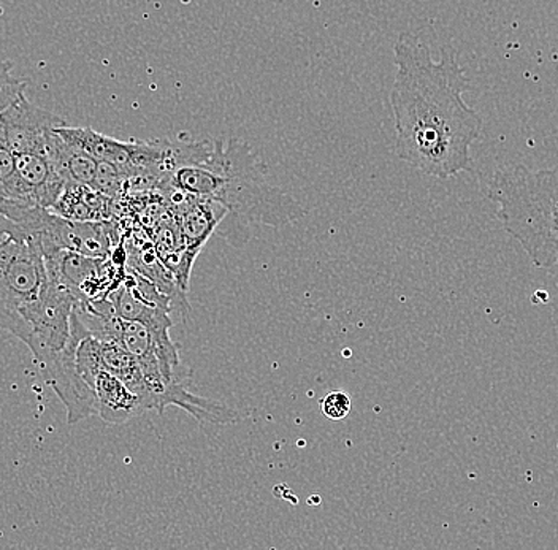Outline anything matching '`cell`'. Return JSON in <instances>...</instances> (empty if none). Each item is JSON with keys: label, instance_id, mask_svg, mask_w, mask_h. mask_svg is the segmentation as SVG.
<instances>
[{"label": "cell", "instance_id": "6da1fadb", "mask_svg": "<svg viewBox=\"0 0 558 550\" xmlns=\"http://www.w3.org/2000/svg\"><path fill=\"white\" fill-rule=\"evenodd\" d=\"M393 59L390 107L397 156L439 180L473 170L471 145L481 137L483 120L463 100L469 78L453 48H441V59L435 61L421 38L400 34Z\"/></svg>", "mask_w": 558, "mask_h": 550}, {"label": "cell", "instance_id": "7a4b0ae2", "mask_svg": "<svg viewBox=\"0 0 558 550\" xmlns=\"http://www.w3.org/2000/svg\"><path fill=\"white\" fill-rule=\"evenodd\" d=\"M160 190L218 201L236 224L284 228L308 215L299 200L271 183L264 160L239 138L197 142L194 156L170 173Z\"/></svg>", "mask_w": 558, "mask_h": 550}, {"label": "cell", "instance_id": "3957f363", "mask_svg": "<svg viewBox=\"0 0 558 550\" xmlns=\"http://www.w3.org/2000/svg\"><path fill=\"white\" fill-rule=\"evenodd\" d=\"M488 196L498 205L505 232L522 246L533 266L541 270L558 266V167H504L492 178Z\"/></svg>", "mask_w": 558, "mask_h": 550}, {"label": "cell", "instance_id": "277c9868", "mask_svg": "<svg viewBox=\"0 0 558 550\" xmlns=\"http://www.w3.org/2000/svg\"><path fill=\"white\" fill-rule=\"evenodd\" d=\"M48 284L50 277L37 240L0 215V329L24 343Z\"/></svg>", "mask_w": 558, "mask_h": 550}, {"label": "cell", "instance_id": "5b68a950", "mask_svg": "<svg viewBox=\"0 0 558 550\" xmlns=\"http://www.w3.org/2000/svg\"><path fill=\"white\" fill-rule=\"evenodd\" d=\"M64 124L58 114L34 106L23 97L0 114V138L15 155L38 152L47 156L52 132Z\"/></svg>", "mask_w": 558, "mask_h": 550}, {"label": "cell", "instance_id": "8992f818", "mask_svg": "<svg viewBox=\"0 0 558 550\" xmlns=\"http://www.w3.org/2000/svg\"><path fill=\"white\" fill-rule=\"evenodd\" d=\"M93 389L96 395V416L111 426L129 423L149 411L142 396L105 368H100L96 375Z\"/></svg>", "mask_w": 558, "mask_h": 550}, {"label": "cell", "instance_id": "52a82bcc", "mask_svg": "<svg viewBox=\"0 0 558 550\" xmlns=\"http://www.w3.org/2000/svg\"><path fill=\"white\" fill-rule=\"evenodd\" d=\"M50 211L70 221H108L111 198L86 184H68Z\"/></svg>", "mask_w": 558, "mask_h": 550}, {"label": "cell", "instance_id": "ba28073f", "mask_svg": "<svg viewBox=\"0 0 558 550\" xmlns=\"http://www.w3.org/2000/svg\"><path fill=\"white\" fill-rule=\"evenodd\" d=\"M13 62L0 58V114L26 97L27 80L13 75Z\"/></svg>", "mask_w": 558, "mask_h": 550}, {"label": "cell", "instance_id": "9c48e42d", "mask_svg": "<svg viewBox=\"0 0 558 550\" xmlns=\"http://www.w3.org/2000/svg\"><path fill=\"white\" fill-rule=\"evenodd\" d=\"M320 411L330 420L347 419L352 411V400L347 392L335 391L327 393L320 400Z\"/></svg>", "mask_w": 558, "mask_h": 550}]
</instances>
